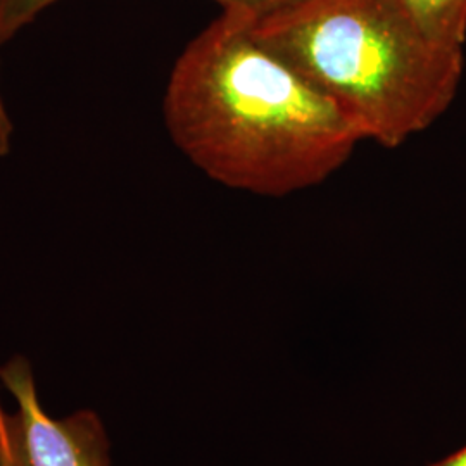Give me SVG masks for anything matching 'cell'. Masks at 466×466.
Listing matches in <instances>:
<instances>
[{"instance_id":"cell-1","label":"cell","mask_w":466,"mask_h":466,"mask_svg":"<svg viewBox=\"0 0 466 466\" xmlns=\"http://www.w3.org/2000/svg\"><path fill=\"white\" fill-rule=\"evenodd\" d=\"M221 11L180 54L163 115L185 157L218 184L283 198L325 182L363 140L332 100Z\"/></svg>"},{"instance_id":"cell-2","label":"cell","mask_w":466,"mask_h":466,"mask_svg":"<svg viewBox=\"0 0 466 466\" xmlns=\"http://www.w3.org/2000/svg\"><path fill=\"white\" fill-rule=\"evenodd\" d=\"M252 35L394 149L427 130L458 94L465 57L429 40L398 0H298L252 21Z\"/></svg>"},{"instance_id":"cell-3","label":"cell","mask_w":466,"mask_h":466,"mask_svg":"<svg viewBox=\"0 0 466 466\" xmlns=\"http://www.w3.org/2000/svg\"><path fill=\"white\" fill-rule=\"evenodd\" d=\"M0 382L15 396L25 446L34 466H111L109 441L92 411L50 418L38 400L30 363L16 356L0 367Z\"/></svg>"},{"instance_id":"cell-4","label":"cell","mask_w":466,"mask_h":466,"mask_svg":"<svg viewBox=\"0 0 466 466\" xmlns=\"http://www.w3.org/2000/svg\"><path fill=\"white\" fill-rule=\"evenodd\" d=\"M61 0H0V47ZM221 11H235L254 21L269 16L298 0H217Z\"/></svg>"},{"instance_id":"cell-5","label":"cell","mask_w":466,"mask_h":466,"mask_svg":"<svg viewBox=\"0 0 466 466\" xmlns=\"http://www.w3.org/2000/svg\"><path fill=\"white\" fill-rule=\"evenodd\" d=\"M418 30L439 46L463 50L466 0H398Z\"/></svg>"},{"instance_id":"cell-6","label":"cell","mask_w":466,"mask_h":466,"mask_svg":"<svg viewBox=\"0 0 466 466\" xmlns=\"http://www.w3.org/2000/svg\"><path fill=\"white\" fill-rule=\"evenodd\" d=\"M0 466H34L25 446L17 415L9 417L7 429L0 432Z\"/></svg>"},{"instance_id":"cell-7","label":"cell","mask_w":466,"mask_h":466,"mask_svg":"<svg viewBox=\"0 0 466 466\" xmlns=\"http://www.w3.org/2000/svg\"><path fill=\"white\" fill-rule=\"evenodd\" d=\"M13 137H15V123L7 111L5 99L2 94V85H0V157L7 156L13 149Z\"/></svg>"},{"instance_id":"cell-8","label":"cell","mask_w":466,"mask_h":466,"mask_svg":"<svg viewBox=\"0 0 466 466\" xmlns=\"http://www.w3.org/2000/svg\"><path fill=\"white\" fill-rule=\"evenodd\" d=\"M431 466H466V446L460 451H456L454 454H451L448 458H444L442 461Z\"/></svg>"},{"instance_id":"cell-9","label":"cell","mask_w":466,"mask_h":466,"mask_svg":"<svg viewBox=\"0 0 466 466\" xmlns=\"http://www.w3.org/2000/svg\"><path fill=\"white\" fill-rule=\"evenodd\" d=\"M7 421H9V417L2 411V406H0V432L2 431H5V427H7Z\"/></svg>"}]
</instances>
